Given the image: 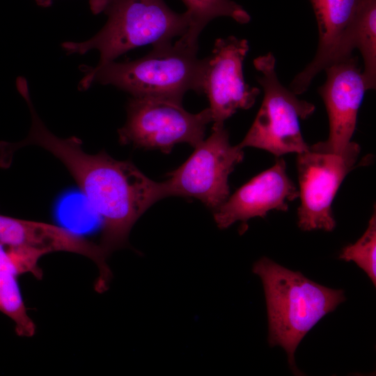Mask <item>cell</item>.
<instances>
[{
  "label": "cell",
  "instance_id": "cell-6",
  "mask_svg": "<svg viewBox=\"0 0 376 376\" xmlns=\"http://www.w3.org/2000/svg\"><path fill=\"white\" fill-rule=\"evenodd\" d=\"M212 121L210 108L197 113L186 111L182 101L163 97H132L127 104V119L118 129L119 142L134 148L169 153L178 143L193 147L204 140Z\"/></svg>",
  "mask_w": 376,
  "mask_h": 376
},
{
  "label": "cell",
  "instance_id": "cell-16",
  "mask_svg": "<svg viewBox=\"0 0 376 376\" xmlns=\"http://www.w3.org/2000/svg\"><path fill=\"white\" fill-rule=\"evenodd\" d=\"M0 312L14 322L17 335L35 334L36 327L27 313L17 276L5 272H0Z\"/></svg>",
  "mask_w": 376,
  "mask_h": 376
},
{
  "label": "cell",
  "instance_id": "cell-10",
  "mask_svg": "<svg viewBox=\"0 0 376 376\" xmlns=\"http://www.w3.org/2000/svg\"><path fill=\"white\" fill-rule=\"evenodd\" d=\"M327 79L318 88L326 106L329 132L326 141L312 146L322 151L340 153L351 142L358 111L367 91L358 58L350 56L324 68Z\"/></svg>",
  "mask_w": 376,
  "mask_h": 376
},
{
  "label": "cell",
  "instance_id": "cell-2",
  "mask_svg": "<svg viewBox=\"0 0 376 376\" xmlns=\"http://www.w3.org/2000/svg\"><path fill=\"white\" fill-rule=\"evenodd\" d=\"M253 272L264 288L269 345L282 347L292 373L300 375L295 361L297 347L320 320L345 301L344 291L317 283L266 257L254 263Z\"/></svg>",
  "mask_w": 376,
  "mask_h": 376
},
{
  "label": "cell",
  "instance_id": "cell-4",
  "mask_svg": "<svg viewBox=\"0 0 376 376\" xmlns=\"http://www.w3.org/2000/svg\"><path fill=\"white\" fill-rule=\"evenodd\" d=\"M88 4L93 14H104L107 22L89 39L64 42L61 47L67 55L98 51L96 66L143 45L172 42L189 26L188 14L174 12L164 0H89Z\"/></svg>",
  "mask_w": 376,
  "mask_h": 376
},
{
  "label": "cell",
  "instance_id": "cell-8",
  "mask_svg": "<svg viewBox=\"0 0 376 376\" xmlns=\"http://www.w3.org/2000/svg\"><path fill=\"white\" fill-rule=\"evenodd\" d=\"M359 152V146L351 141L340 153L311 146L297 154L300 196L297 224L300 229L332 231L335 228L332 201L343 180L355 166Z\"/></svg>",
  "mask_w": 376,
  "mask_h": 376
},
{
  "label": "cell",
  "instance_id": "cell-12",
  "mask_svg": "<svg viewBox=\"0 0 376 376\" xmlns=\"http://www.w3.org/2000/svg\"><path fill=\"white\" fill-rule=\"evenodd\" d=\"M316 17L319 40L316 54L290 84L296 95L305 92L313 79L329 64L331 58L349 30L360 0H310Z\"/></svg>",
  "mask_w": 376,
  "mask_h": 376
},
{
  "label": "cell",
  "instance_id": "cell-19",
  "mask_svg": "<svg viewBox=\"0 0 376 376\" xmlns=\"http://www.w3.org/2000/svg\"><path fill=\"white\" fill-rule=\"evenodd\" d=\"M36 4L42 8H48L52 3V0H35Z\"/></svg>",
  "mask_w": 376,
  "mask_h": 376
},
{
  "label": "cell",
  "instance_id": "cell-17",
  "mask_svg": "<svg viewBox=\"0 0 376 376\" xmlns=\"http://www.w3.org/2000/svg\"><path fill=\"white\" fill-rule=\"evenodd\" d=\"M48 253L41 249L10 246L0 242V272H8L17 276L29 273L37 279H42L43 272L38 265V261Z\"/></svg>",
  "mask_w": 376,
  "mask_h": 376
},
{
  "label": "cell",
  "instance_id": "cell-3",
  "mask_svg": "<svg viewBox=\"0 0 376 376\" xmlns=\"http://www.w3.org/2000/svg\"><path fill=\"white\" fill-rule=\"evenodd\" d=\"M198 49L178 39L173 44L154 45L148 54L134 61L81 66L84 76L79 90L86 91L97 82L113 86L132 97H163L182 101L189 91L203 93L207 57L198 58Z\"/></svg>",
  "mask_w": 376,
  "mask_h": 376
},
{
  "label": "cell",
  "instance_id": "cell-15",
  "mask_svg": "<svg viewBox=\"0 0 376 376\" xmlns=\"http://www.w3.org/2000/svg\"><path fill=\"white\" fill-rule=\"evenodd\" d=\"M189 17L187 32L179 40L190 45L198 46V38L205 26L219 17H229L240 24L251 20L249 14L232 0H182Z\"/></svg>",
  "mask_w": 376,
  "mask_h": 376
},
{
  "label": "cell",
  "instance_id": "cell-1",
  "mask_svg": "<svg viewBox=\"0 0 376 376\" xmlns=\"http://www.w3.org/2000/svg\"><path fill=\"white\" fill-rule=\"evenodd\" d=\"M19 93L31 114V127L22 141L0 142V164L8 166L14 152L36 146L51 153L68 170L101 222L100 246L109 256L126 246L132 228L153 204L164 198L162 182L152 180L131 161L116 159L102 150L86 152L77 136L61 138L45 126L33 104L28 86Z\"/></svg>",
  "mask_w": 376,
  "mask_h": 376
},
{
  "label": "cell",
  "instance_id": "cell-9",
  "mask_svg": "<svg viewBox=\"0 0 376 376\" xmlns=\"http://www.w3.org/2000/svg\"><path fill=\"white\" fill-rule=\"evenodd\" d=\"M249 49L246 40L228 36L217 39L207 57L203 93L210 102L212 128L224 126L238 109H250L260 93L244 79L242 65Z\"/></svg>",
  "mask_w": 376,
  "mask_h": 376
},
{
  "label": "cell",
  "instance_id": "cell-18",
  "mask_svg": "<svg viewBox=\"0 0 376 376\" xmlns=\"http://www.w3.org/2000/svg\"><path fill=\"white\" fill-rule=\"evenodd\" d=\"M339 258L354 262L376 285V216L374 211L363 235L352 244L345 246Z\"/></svg>",
  "mask_w": 376,
  "mask_h": 376
},
{
  "label": "cell",
  "instance_id": "cell-13",
  "mask_svg": "<svg viewBox=\"0 0 376 376\" xmlns=\"http://www.w3.org/2000/svg\"><path fill=\"white\" fill-rule=\"evenodd\" d=\"M354 49L362 56L365 87L367 91L373 89L376 84V0H360L354 20L330 64L351 56Z\"/></svg>",
  "mask_w": 376,
  "mask_h": 376
},
{
  "label": "cell",
  "instance_id": "cell-11",
  "mask_svg": "<svg viewBox=\"0 0 376 376\" xmlns=\"http://www.w3.org/2000/svg\"><path fill=\"white\" fill-rule=\"evenodd\" d=\"M299 197V191L286 173L283 159L278 158L273 166L253 177L240 187L214 211L221 229L233 223L265 217L273 210L287 211L288 202Z\"/></svg>",
  "mask_w": 376,
  "mask_h": 376
},
{
  "label": "cell",
  "instance_id": "cell-7",
  "mask_svg": "<svg viewBox=\"0 0 376 376\" xmlns=\"http://www.w3.org/2000/svg\"><path fill=\"white\" fill-rule=\"evenodd\" d=\"M243 148L232 146L224 126L212 128L211 135L195 147L190 157L168 173L162 182L165 198L189 196L216 210L228 198V176L244 158Z\"/></svg>",
  "mask_w": 376,
  "mask_h": 376
},
{
  "label": "cell",
  "instance_id": "cell-14",
  "mask_svg": "<svg viewBox=\"0 0 376 376\" xmlns=\"http://www.w3.org/2000/svg\"><path fill=\"white\" fill-rule=\"evenodd\" d=\"M60 240L57 225L0 214V242L52 250Z\"/></svg>",
  "mask_w": 376,
  "mask_h": 376
},
{
  "label": "cell",
  "instance_id": "cell-5",
  "mask_svg": "<svg viewBox=\"0 0 376 376\" xmlns=\"http://www.w3.org/2000/svg\"><path fill=\"white\" fill-rule=\"evenodd\" d=\"M276 59L269 52L256 58L253 65L264 97L249 130L237 144L240 148L265 150L275 156L307 150L309 146L301 134L299 119L311 116L315 106L300 100L279 81L275 70Z\"/></svg>",
  "mask_w": 376,
  "mask_h": 376
}]
</instances>
